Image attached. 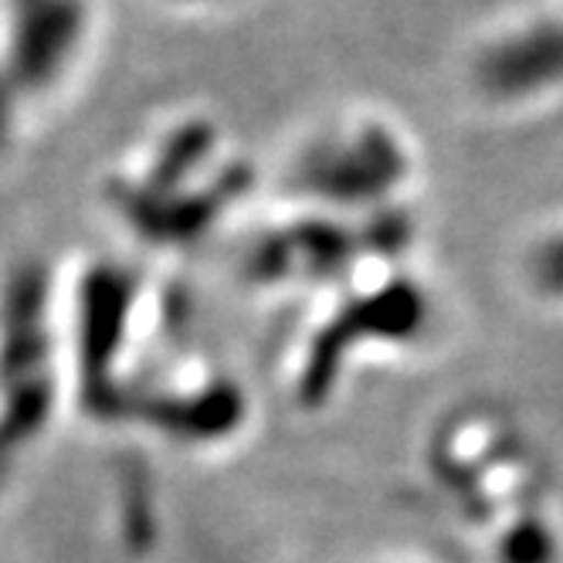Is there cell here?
Wrapping results in <instances>:
<instances>
[{
  "label": "cell",
  "instance_id": "obj_7",
  "mask_svg": "<svg viewBox=\"0 0 563 563\" xmlns=\"http://www.w3.org/2000/svg\"><path fill=\"white\" fill-rule=\"evenodd\" d=\"M187 4H211V0H187Z\"/></svg>",
  "mask_w": 563,
  "mask_h": 563
},
{
  "label": "cell",
  "instance_id": "obj_1",
  "mask_svg": "<svg viewBox=\"0 0 563 563\" xmlns=\"http://www.w3.org/2000/svg\"><path fill=\"white\" fill-rule=\"evenodd\" d=\"M408 170L397 140L377 126L319 136L296 167V187L330 205H360L390 194Z\"/></svg>",
  "mask_w": 563,
  "mask_h": 563
},
{
  "label": "cell",
  "instance_id": "obj_3",
  "mask_svg": "<svg viewBox=\"0 0 563 563\" xmlns=\"http://www.w3.org/2000/svg\"><path fill=\"white\" fill-rule=\"evenodd\" d=\"M475 75L489 96L509 102L550 89L563 78V24L540 21L509 31L499 45L482 52Z\"/></svg>",
  "mask_w": 563,
  "mask_h": 563
},
{
  "label": "cell",
  "instance_id": "obj_4",
  "mask_svg": "<svg viewBox=\"0 0 563 563\" xmlns=\"http://www.w3.org/2000/svg\"><path fill=\"white\" fill-rule=\"evenodd\" d=\"M82 34V8L75 0H18L14 65L24 82H48Z\"/></svg>",
  "mask_w": 563,
  "mask_h": 563
},
{
  "label": "cell",
  "instance_id": "obj_6",
  "mask_svg": "<svg viewBox=\"0 0 563 563\" xmlns=\"http://www.w3.org/2000/svg\"><path fill=\"white\" fill-rule=\"evenodd\" d=\"M527 272H530V282L543 296L563 299V231L543 238L540 245L530 252Z\"/></svg>",
  "mask_w": 563,
  "mask_h": 563
},
{
  "label": "cell",
  "instance_id": "obj_5",
  "mask_svg": "<svg viewBox=\"0 0 563 563\" xmlns=\"http://www.w3.org/2000/svg\"><path fill=\"white\" fill-rule=\"evenodd\" d=\"M503 563H556L553 537L543 522H519L503 543Z\"/></svg>",
  "mask_w": 563,
  "mask_h": 563
},
{
  "label": "cell",
  "instance_id": "obj_2",
  "mask_svg": "<svg viewBox=\"0 0 563 563\" xmlns=\"http://www.w3.org/2000/svg\"><path fill=\"white\" fill-rule=\"evenodd\" d=\"M424 319V299L418 289H411L408 282L405 286H390L377 296H367L364 302H356L353 309H346L343 319L316 340L306 367H302V384H299V394L309 405L316 400H323L346 350L356 346V336L360 333H377V336H390V340H400V336H411Z\"/></svg>",
  "mask_w": 563,
  "mask_h": 563
}]
</instances>
